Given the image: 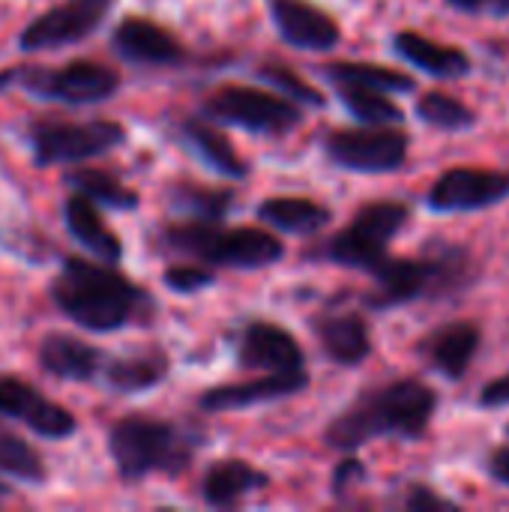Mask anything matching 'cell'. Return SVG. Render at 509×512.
<instances>
[{"mask_svg": "<svg viewBox=\"0 0 509 512\" xmlns=\"http://www.w3.org/2000/svg\"><path fill=\"white\" fill-rule=\"evenodd\" d=\"M438 411V393L420 378H396L360 393L324 429L333 450L354 453L378 438L420 441L426 438Z\"/></svg>", "mask_w": 509, "mask_h": 512, "instance_id": "obj_1", "label": "cell"}, {"mask_svg": "<svg viewBox=\"0 0 509 512\" xmlns=\"http://www.w3.org/2000/svg\"><path fill=\"white\" fill-rule=\"evenodd\" d=\"M369 276L375 291L366 297L369 309H399L423 300H456L480 279V261L465 243L429 240L414 258H384Z\"/></svg>", "mask_w": 509, "mask_h": 512, "instance_id": "obj_2", "label": "cell"}, {"mask_svg": "<svg viewBox=\"0 0 509 512\" xmlns=\"http://www.w3.org/2000/svg\"><path fill=\"white\" fill-rule=\"evenodd\" d=\"M54 306L75 324L93 333L123 330L129 324H150L156 303L147 291L132 285L117 270L84 258H66L51 282Z\"/></svg>", "mask_w": 509, "mask_h": 512, "instance_id": "obj_3", "label": "cell"}, {"mask_svg": "<svg viewBox=\"0 0 509 512\" xmlns=\"http://www.w3.org/2000/svg\"><path fill=\"white\" fill-rule=\"evenodd\" d=\"M201 441L165 420L129 414L111 426L108 450L123 480H141L150 474H180Z\"/></svg>", "mask_w": 509, "mask_h": 512, "instance_id": "obj_4", "label": "cell"}, {"mask_svg": "<svg viewBox=\"0 0 509 512\" xmlns=\"http://www.w3.org/2000/svg\"><path fill=\"white\" fill-rule=\"evenodd\" d=\"M162 243L174 252L195 255L207 264L258 270L276 264L285 255V246L261 228H222L216 222L189 219L183 225H171L162 234Z\"/></svg>", "mask_w": 509, "mask_h": 512, "instance_id": "obj_5", "label": "cell"}, {"mask_svg": "<svg viewBox=\"0 0 509 512\" xmlns=\"http://www.w3.org/2000/svg\"><path fill=\"white\" fill-rule=\"evenodd\" d=\"M411 222V207L396 198H378L363 204L354 219L327 240L324 258L351 270H372L387 258V246Z\"/></svg>", "mask_w": 509, "mask_h": 512, "instance_id": "obj_6", "label": "cell"}, {"mask_svg": "<svg viewBox=\"0 0 509 512\" xmlns=\"http://www.w3.org/2000/svg\"><path fill=\"white\" fill-rule=\"evenodd\" d=\"M411 135L399 126H357L333 129L324 138V153L333 165L354 174H393L405 168Z\"/></svg>", "mask_w": 509, "mask_h": 512, "instance_id": "obj_7", "label": "cell"}, {"mask_svg": "<svg viewBox=\"0 0 509 512\" xmlns=\"http://www.w3.org/2000/svg\"><path fill=\"white\" fill-rule=\"evenodd\" d=\"M204 111L219 123H234L249 132H270V135H285L303 120L300 105L291 102L288 96H273L267 90L240 87V84L213 93Z\"/></svg>", "mask_w": 509, "mask_h": 512, "instance_id": "obj_8", "label": "cell"}, {"mask_svg": "<svg viewBox=\"0 0 509 512\" xmlns=\"http://www.w3.org/2000/svg\"><path fill=\"white\" fill-rule=\"evenodd\" d=\"M126 141V129L114 120L87 123H39L30 132L36 165H60L102 156Z\"/></svg>", "mask_w": 509, "mask_h": 512, "instance_id": "obj_9", "label": "cell"}, {"mask_svg": "<svg viewBox=\"0 0 509 512\" xmlns=\"http://www.w3.org/2000/svg\"><path fill=\"white\" fill-rule=\"evenodd\" d=\"M509 198V171L456 165L429 186L426 207L432 213H477Z\"/></svg>", "mask_w": 509, "mask_h": 512, "instance_id": "obj_10", "label": "cell"}, {"mask_svg": "<svg viewBox=\"0 0 509 512\" xmlns=\"http://www.w3.org/2000/svg\"><path fill=\"white\" fill-rule=\"evenodd\" d=\"M24 87L42 99H57L66 105L105 102L120 90V75L102 63L78 60L63 69H21Z\"/></svg>", "mask_w": 509, "mask_h": 512, "instance_id": "obj_11", "label": "cell"}, {"mask_svg": "<svg viewBox=\"0 0 509 512\" xmlns=\"http://www.w3.org/2000/svg\"><path fill=\"white\" fill-rule=\"evenodd\" d=\"M114 0H66L21 30V51H48L87 39L111 12Z\"/></svg>", "mask_w": 509, "mask_h": 512, "instance_id": "obj_12", "label": "cell"}, {"mask_svg": "<svg viewBox=\"0 0 509 512\" xmlns=\"http://www.w3.org/2000/svg\"><path fill=\"white\" fill-rule=\"evenodd\" d=\"M483 345V327L471 318H456L435 327L417 342L420 360L447 381H462Z\"/></svg>", "mask_w": 509, "mask_h": 512, "instance_id": "obj_13", "label": "cell"}, {"mask_svg": "<svg viewBox=\"0 0 509 512\" xmlns=\"http://www.w3.org/2000/svg\"><path fill=\"white\" fill-rule=\"evenodd\" d=\"M0 414L24 423L42 438H69L75 432V417L57 402L45 399L36 387L18 378H0Z\"/></svg>", "mask_w": 509, "mask_h": 512, "instance_id": "obj_14", "label": "cell"}, {"mask_svg": "<svg viewBox=\"0 0 509 512\" xmlns=\"http://www.w3.org/2000/svg\"><path fill=\"white\" fill-rule=\"evenodd\" d=\"M240 366L243 369H270L279 375L306 372V354L300 342L270 321H252L240 339Z\"/></svg>", "mask_w": 509, "mask_h": 512, "instance_id": "obj_15", "label": "cell"}, {"mask_svg": "<svg viewBox=\"0 0 509 512\" xmlns=\"http://www.w3.org/2000/svg\"><path fill=\"white\" fill-rule=\"evenodd\" d=\"M270 15L282 39L303 51H333L342 39L339 24L306 0H270Z\"/></svg>", "mask_w": 509, "mask_h": 512, "instance_id": "obj_16", "label": "cell"}, {"mask_svg": "<svg viewBox=\"0 0 509 512\" xmlns=\"http://www.w3.org/2000/svg\"><path fill=\"white\" fill-rule=\"evenodd\" d=\"M393 54L402 57L405 63H411L414 69L432 75V78H441V81H456V78H465L471 75L474 69V60L465 48L459 45H447V42H438L420 30H399L393 33Z\"/></svg>", "mask_w": 509, "mask_h": 512, "instance_id": "obj_17", "label": "cell"}, {"mask_svg": "<svg viewBox=\"0 0 509 512\" xmlns=\"http://www.w3.org/2000/svg\"><path fill=\"white\" fill-rule=\"evenodd\" d=\"M111 45L129 63L171 66L186 57L183 45L165 27H159L147 18H123L111 33Z\"/></svg>", "mask_w": 509, "mask_h": 512, "instance_id": "obj_18", "label": "cell"}, {"mask_svg": "<svg viewBox=\"0 0 509 512\" xmlns=\"http://www.w3.org/2000/svg\"><path fill=\"white\" fill-rule=\"evenodd\" d=\"M309 387V375H279L270 372L267 378H255V381H243V384H225V387H213L201 396V408L204 411H237V408H252V405H264V402H276L285 396H297L300 390Z\"/></svg>", "mask_w": 509, "mask_h": 512, "instance_id": "obj_19", "label": "cell"}, {"mask_svg": "<svg viewBox=\"0 0 509 512\" xmlns=\"http://www.w3.org/2000/svg\"><path fill=\"white\" fill-rule=\"evenodd\" d=\"M321 351L336 363V366H360L372 357V333L363 315L357 312H330L321 315L315 324Z\"/></svg>", "mask_w": 509, "mask_h": 512, "instance_id": "obj_20", "label": "cell"}, {"mask_svg": "<svg viewBox=\"0 0 509 512\" xmlns=\"http://www.w3.org/2000/svg\"><path fill=\"white\" fill-rule=\"evenodd\" d=\"M102 363H105V357L93 345H87L75 336H66V333H51L39 345L42 372L54 375L60 381H93V378H99Z\"/></svg>", "mask_w": 509, "mask_h": 512, "instance_id": "obj_21", "label": "cell"}, {"mask_svg": "<svg viewBox=\"0 0 509 512\" xmlns=\"http://www.w3.org/2000/svg\"><path fill=\"white\" fill-rule=\"evenodd\" d=\"M267 483V474H261L255 465L243 459H222L207 468L201 480V495L210 507H234L246 495L264 489Z\"/></svg>", "mask_w": 509, "mask_h": 512, "instance_id": "obj_22", "label": "cell"}, {"mask_svg": "<svg viewBox=\"0 0 509 512\" xmlns=\"http://www.w3.org/2000/svg\"><path fill=\"white\" fill-rule=\"evenodd\" d=\"M63 216H66L69 234H72L87 252H93L99 261L117 264V261L123 258V246H120L117 234L102 222V216H99V210L93 207L90 198H84L81 192H75V195L66 201Z\"/></svg>", "mask_w": 509, "mask_h": 512, "instance_id": "obj_23", "label": "cell"}, {"mask_svg": "<svg viewBox=\"0 0 509 512\" xmlns=\"http://www.w3.org/2000/svg\"><path fill=\"white\" fill-rule=\"evenodd\" d=\"M99 375H102V384L114 393H141L165 381L168 360L162 351H141V354L102 363Z\"/></svg>", "mask_w": 509, "mask_h": 512, "instance_id": "obj_24", "label": "cell"}, {"mask_svg": "<svg viewBox=\"0 0 509 512\" xmlns=\"http://www.w3.org/2000/svg\"><path fill=\"white\" fill-rule=\"evenodd\" d=\"M258 219L288 234H315L333 222V210L312 198H267L258 207Z\"/></svg>", "mask_w": 509, "mask_h": 512, "instance_id": "obj_25", "label": "cell"}, {"mask_svg": "<svg viewBox=\"0 0 509 512\" xmlns=\"http://www.w3.org/2000/svg\"><path fill=\"white\" fill-rule=\"evenodd\" d=\"M180 135L189 144V150L201 162H207L216 174H225V177H246L249 174L246 162L237 156L234 144L219 129H213V126H207L201 120H186L180 126Z\"/></svg>", "mask_w": 509, "mask_h": 512, "instance_id": "obj_26", "label": "cell"}, {"mask_svg": "<svg viewBox=\"0 0 509 512\" xmlns=\"http://www.w3.org/2000/svg\"><path fill=\"white\" fill-rule=\"evenodd\" d=\"M321 72L333 84H357V87H372V90H384V93H414L417 90V81L408 72L378 66V63L339 60V63H327Z\"/></svg>", "mask_w": 509, "mask_h": 512, "instance_id": "obj_27", "label": "cell"}, {"mask_svg": "<svg viewBox=\"0 0 509 512\" xmlns=\"http://www.w3.org/2000/svg\"><path fill=\"white\" fill-rule=\"evenodd\" d=\"M414 111H417L420 123H426V126H432L438 132H468V129H474L480 123V114L468 102H462V99H456V96H450L444 90L423 93L417 99Z\"/></svg>", "mask_w": 509, "mask_h": 512, "instance_id": "obj_28", "label": "cell"}, {"mask_svg": "<svg viewBox=\"0 0 509 512\" xmlns=\"http://www.w3.org/2000/svg\"><path fill=\"white\" fill-rule=\"evenodd\" d=\"M336 90H339V99L348 108V114H354L360 123H369V126H402V120H405V111L384 90L357 87V84H336Z\"/></svg>", "mask_w": 509, "mask_h": 512, "instance_id": "obj_29", "label": "cell"}, {"mask_svg": "<svg viewBox=\"0 0 509 512\" xmlns=\"http://www.w3.org/2000/svg\"><path fill=\"white\" fill-rule=\"evenodd\" d=\"M66 180L75 192H81L84 198L99 201L105 207H114V210H135L138 207V192H132L129 186H123L117 177H111L105 171L81 168V171H72Z\"/></svg>", "mask_w": 509, "mask_h": 512, "instance_id": "obj_30", "label": "cell"}, {"mask_svg": "<svg viewBox=\"0 0 509 512\" xmlns=\"http://www.w3.org/2000/svg\"><path fill=\"white\" fill-rule=\"evenodd\" d=\"M231 192L222 189H204L198 183H177L171 189V204L177 210H183L189 219H201V222H219L228 207H231Z\"/></svg>", "mask_w": 509, "mask_h": 512, "instance_id": "obj_31", "label": "cell"}, {"mask_svg": "<svg viewBox=\"0 0 509 512\" xmlns=\"http://www.w3.org/2000/svg\"><path fill=\"white\" fill-rule=\"evenodd\" d=\"M0 471L15 477V480H24V483H42L45 480L42 456L27 441H21L15 432H9L3 426H0Z\"/></svg>", "mask_w": 509, "mask_h": 512, "instance_id": "obj_32", "label": "cell"}, {"mask_svg": "<svg viewBox=\"0 0 509 512\" xmlns=\"http://www.w3.org/2000/svg\"><path fill=\"white\" fill-rule=\"evenodd\" d=\"M258 75L267 81V84H273V87H279L291 102H297V105H309V108H324V93L318 90V87H312L309 81H303L297 72H291L288 66H279V63H267V66H261L258 69Z\"/></svg>", "mask_w": 509, "mask_h": 512, "instance_id": "obj_33", "label": "cell"}, {"mask_svg": "<svg viewBox=\"0 0 509 512\" xmlns=\"http://www.w3.org/2000/svg\"><path fill=\"white\" fill-rule=\"evenodd\" d=\"M402 507H405L408 512H459L462 510V504H459V501H453V498L441 495L438 489H432V486H426V483H414V486H408V489H405V495H402Z\"/></svg>", "mask_w": 509, "mask_h": 512, "instance_id": "obj_34", "label": "cell"}, {"mask_svg": "<svg viewBox=\"0 0 509 512\" xmlns=\"http://www.w3.org/2000/svg\"><path fill=\"white\" fill-rule=\"evenodd\" d=\"M216 282V273L204 267H168L165 270V285L177 294H195L201 288H210Z\"/></svg>", "mask_w": 509, "mask_h": 512, "instance_id": "obj_35", "label": "cell"}, {"mask_svg": "<svg viewBox=\"0 0 509 512\" xmlns=\"http://www.w3.org/2000/svg\"><path fill=\"white\" fill-rule=\"evenodd\" d=\"M477 405L483 411H501V408H509V372L492 378L483 384V390L477 393Z\"/></svg>", "mask_w": 509, "mask_h": 512, "instance_id": "obj_36", "label": "cell"}, {"mask_svg": "<svg viewBox=\"0 0 509 512\" xmlns=\"http://www.w3.org/2000/svg\"><path fill=\"white\" fill-rule=\"evenodd\" d=\"M366 480V465L360 462V459H345L339 468H336V474H333V495H348L354 486H360Z\"/></svg>", "mask_w": 509, "mask_h": 512, "instance_id": "obj_37", "label": "cell"}, {"mask_svg": "<svg viewBox=\"0 0 509 512\" xmlns=\"http://www.w3.org/2000/svg\"><path fill=\"white\" fill-rule=\"evenodd\" d=\"M486 474H489L498 486L509 489V444L495 447V450L486 456Z\"/></svg>", "mask_w": 509, "mask_h": 512, "instance_id": "obj_38", "label": "cell"}, {"mask_svg": "<svg viewBox=\"0 0 509 512\" xmlns=\"http://www.w3.org/2000/svg\"><path fill=\"white\" fill-rule=\"evenodd\" d=\"M453 12H462V15H480L486 12V0H444Z\"/></svg>", "mask_w": 509, "mask_h": 512, "instance_id": "obj_39", "label": "cell"}, {"mask_svg": "<svg viewBox=\"0 0 509 512\" xmlns=\"http://www.w3.org/2000/svg\"><path fill=\"white\" fill-rule=\"evenodd\" d=\"M486 12L495 18H509V0H486Z\"/></svg>", "mask_w": 509, "mask_h": 512, "instance_id": "obj_40", "label": "cell"}, {"mask_svg": "<svg viewBox=\"0 0 509 512\" xmlns=\"http://www.w3.org/2000/svg\"><path fill=\"white\" fill-rule=\"evenodd\" d=\"M15 78H18V69H6V72H0V93H3Z\"/></svg>", "mask_w": 509, "mask_h": 512, "instance_id": "obj_41", "label": "cell"}, {"mask_svg": "<svg viewBox=\"0 0 509 512\" xmlns=\"http://www.w3.org/2000/svg\"><path fill=\"white\" fill-rule=\"evenodd\" d=\"M3 495H9V489H6V483L0 480V498H3Z\"/></svg>", "mask_w": 509, "mask_h": 512, "instance_id": "obj_42", "label": "cell"}, {"mask_svg": "<svg viewBox=\"0 0 509 512\" xmlns=\"http://www.w3.org/2000/svg\"><path fill=\"white\" fill-rule=\"evenodd\" d=\"M504 435H507V438H509V423H507V429H504Z\"/></svg>", "mask_w": 509, "mask_h": 512, "instance_id": "obj_43", "label": "cell"}]
</instances>
